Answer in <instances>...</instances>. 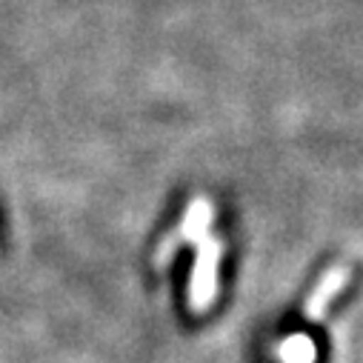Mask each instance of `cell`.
<instances>
[{
    "instance_id": "1",
    "label": "cell",
    "mask_w": 363,
    "mask_h": 363,
    "mask_svg": "<svg viewBox=\"0 0 363 363\" xmlns=\"http://www.w3.org/2000/svg\"><path fill=\"white\" fill-rule=\"evenodd\" d=\"M198 246V257H195V272H192V284H189V303L195 312H203L218 289V263L223 255V243L218 238H212L209 232L198 235L192 240Z\"/></svg>"
},
{
    "instance_id": "2",
    "label": "cell",
    "mask_w": 363,
    "mask_h": 363,
    "mask_svg": "<svg viewBox=\"0 0 363 363\" xmlns=\"http://www.w3.org/2000/svg\"><path fill=\"white\" fill-rule=\"evenodd\" d=\"M209 223H212V206H209V201L206 198H195L192 203H189V209H186V218H184V223H180L160 246H157V255H155V263L157 266H163V263H169V257L174 255V249H177V243H184V240H195L198 235H203V232H209Z\"/></svg>"
},
{
    "instance_id": "3",
    "label": "cell",
    "mask_w": 363,
    "mask_h": 363,
    "mask_svg": "<svg viewBox=\"0 0 363 363\" xmlns=\"http://www.w3.org/2000/svg\"><path fill=\"white\" fill-rule=\"evenodd\" d=\"M346 281H349V269H346V266H332L326 275H323V281L318 284V289L312 292V298L306 301V320L318 323V320L323 318L329 301L346 286Z\"/></svg>"
},
{
    "instance_id": "4",
    "label": "cell",
    "mask_w": 363,
    "mask_h": 363,
    "mask_svg": "<svg viewBox=\"0 0 363 363\" xmlns=\"http://www.w3.org/2000/svg\"><path fill=\"white\" fill-rule=\"evenodd\" d=\"M278 354L284 363H312L318 352H315V343L309 335H289L278 346Z\"/></svg>"
}]
</instances>
